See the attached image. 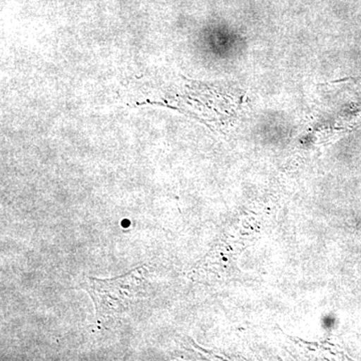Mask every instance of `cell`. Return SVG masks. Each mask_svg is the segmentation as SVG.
Instances as JSON below:
<instances>
[{"label": "cell", "instance_id": "6da1fadb", "mask_svg": "<svg viewBox=\"0 0 361 361\" xmlns=\"http://www.w3.org/2000/svg\"><path fill=\"white\" fill-rule=\"evenodd\" d=\"M310 113L311 126L319 133L345 132L361 123V78L320 84Z\"/></svg>", "mask_w": 361, "mask_h": 361}, {"label": "cell", "instance_id": "7a4b0ae2", "mask_svg": "<svg viewBox=\"0 0 361 361\" xmlns=\"http://www.w3.org/2000/svg\"><path fill=\"white\" fill-rule=\"evenodd\" d=\"M145 266L113 279L90 278L87 289L96 306L97 320L104 325L125 315L145 292Z\"/></svg>", "mask_w": 361, "mask_h": 361}]
</instances>
